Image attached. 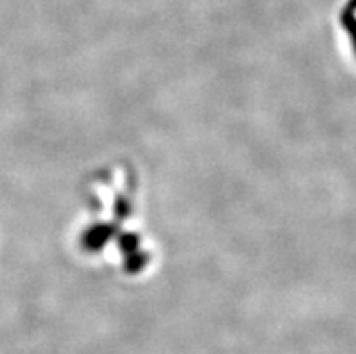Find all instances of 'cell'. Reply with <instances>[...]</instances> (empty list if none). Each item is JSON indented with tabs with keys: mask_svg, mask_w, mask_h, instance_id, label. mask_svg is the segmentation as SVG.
<instances>
[{
	"mask_svg": "<svg viewBox=\"0 0 356 354\" xmlns=\"http://www.w3.org/2000/svg\"><path fill=\"white\" fill-rule=\"evenodd\" d=\"M340 24H342L343 31L348 33V36L351 38L353 51L356 54V0L346 2L342 13H340Z\"/></svg>",
	"mask_w": 356,
	"mask_h": 354,
	"instance_id": "obj_1",
	"label": "cell"
}]
</instances>
